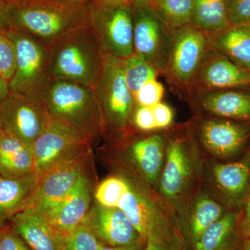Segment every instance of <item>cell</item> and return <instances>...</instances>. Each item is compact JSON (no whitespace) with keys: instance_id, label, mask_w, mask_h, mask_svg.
<instances>
[{"instance_id":"cell-1","label":"cell","mask_w":250,"mask_h":250,"mask_svg":"<svg viewBox=\"0 0 250 250\" xmlns=\"http://www.w3.org/2000/svg\"><path fill=\"white\" fill-rule=\"evenodd\" d=\"M166 131L134 129L112 141H103L98 155L113 174L134 179L157 190L166 152Z\"/></svg>"},{"instance_id":"cell-2","label":"cell","mask_w":250,"mask_h":250,"mask_svg":"<svg viewBox=\"0 0 250 250\" xmlns=\"http://www.w3.org/2000/svg\"><path fill=\"white\" fill-rule=\"evenodd\" d=\"M166 131V159L157 191L177 213L201 188L205 160L188 123Z\"/></svg>"},{"instance_id":"cell-3","label":"cell","mask_w":250,"mask_h":250,"mask_svg":"<svg viewBox=\"0 0 250 250\" xmlns=\"http://www.w3.org/2000/svg\"><path fill=\"white\" fill-rule=\"evenodd\" d=\"M8 9L14 27L49 47L90 24L88 0H24Z\"/></svg>"},{"instance_id":"cell-4","label":"cell","mask_w":250,"mask_h":250,"mask_svg":"<svg viewBox=\"0 0 250 250\" xmlns=\"http://www.w3.org/2000/svg\"><path fill=\"white\" fill-rule=\"evenodd\" d=\"M104 57L90 24L79 28L50 47L51 80L94 88L103 74Z\"/></svg>"},{"instance_id":"cell-5","label":"cell","mask_w":250,"mask_h":250,"mask_svg":"<svg viewBox=\"0 0 250 250\" xmlns=\"http://www.w3.org/2000/svg\"><path fill=\"white\" fill-rule=\"evenodd\" d=\"M123 177L127 182V190L117 208L129 218L141 239L146 242L184 241L175 212L157 190L134 179Z\"/></svg>"},{"instance_id":"cell-6","label":"cell","mask_w":250,"mask_h":250,"mask_svg":"<svg viewBox=\"0 0 250 250\" xmlns=\"http://www.w3.org/2000/svg\"><path fill=\"white\" fill-rule=\"evenodd\" d=\"M41 104L49 118L62 122L93 142L102 139L101 120L95 90L64 80H51Z\"/></svg>"},{"instance_id":"cell-7","label":"cell","mask_w":250,"mask_h":250,"mask_svg":"<svg viewBox=\"0 0 250 250\" xmlns=\"http://www.w3.org/2000/svg\"><path fill=\"white\" fill-rule=\"evenodd\" d=\"M93 88L103 141L118 139L135 129L132 119L136 104L125 81L123 59L105 54L103 74Z\"/></svg>"},{"instance_id":"cell-8","label":"cell","mask_w":250,"mask_h":250,"mask_svg":"<svg viewBox=\"0 0 250 250\" xmlns=\"http://www.w3.org/2000/svg\"><path fill=\"white\" fill-rule=\"evenodd\" d=\"M16 47V70L9 82L11 93L41 104L51 81L50 47L14 27L7 33Z\"/></svg>"},{"instance_id":"cell-9","label":"cell","mask_w":250,"mask_h":250,"mask_svg":"<svg viewBox=\"0 0 250 250\" xmlns=\"http://www.w3.org/2000/svg\"><path fill=\"white\" fill-rule=\"evenodd\" d=\"M90 24L104 54L125 59L135 54L133 6L129 0H88Z\"/></svg>"},{"instance_id":"cell-10","label":"cell","mask_w":250,"mask_h":250,"mask_svg":"<svg viewBox=\"0 0 250 250\" xmlns=\"http://www.w3.org/2000/svg\"><path fill=\"white\" fill-rule=\"evenodd\" d=\"M250 184V149L236 161L205 160L201 188L227 211L242 212Z\"/></svg>"},{"instance_id":"cell-11","label":"cell","mask_w":250,"mask_h":250,"mask_svg":"<svg viewBox=\"0 0 250 250\" xmlns=\"http://www.w3.org/2000/svg\"><path fill=\"white\" fill-rule=\"evenodd\" d=\"M188 124L204 160H228L241 153L250 140L248 122L194 116Z\"/></svg>"},{"instance_id":"cell-12","label":"cell","mask_w":250,"mask_h":250,"mask_svg":"<svg viewBox=\"0 0 250 250\" xmlns=\"http://www.w3.org/2000/svg\"><path fill=\"white\" fill-rule=\"evenodd\" d=\"M211 47L210 35L190 25L172 32V43L165 76L180 89L190 90L207 52Z\"/></svg>"},{"instance_id":"cell-13","label":"cell","mask_w":250,"mask_h":250,"mask_svg":"<svg viewBox=\"0 0 250 250\" xmlns=\"http://www.w3.org/2000/svg\"><path fill=\"white\" fill-rule=\"evenodd\" d=\"M93 143L76 130L49 118L45 129L32 146L34 172L42 177L54 166L93 149Z\"/></svg>"},{"instance_id":"cell-14","label":"cell","mask_w":250,"mask_h":250,"mask_svg":"<svg viewBox=\"0 0 250 250\" xmlns=\"http://www.w3.org/2000/svg\"><path fill=\"white\" fill-rule=\"evenodd\" d=\"M132 6L135 54L147 61L159 75H164L170 55L172 32L153 4Z\"/></svg>"},{"instance_id":"cell-15","label":"cell","mask_w":250,"mask_h":250,"mask_svg":"<svg viewBox=\"0 0 250 250\" xmlns=\"http://www.w3.org/2000/svg\"><path fill=\"white\" fill-rule=\"evenodd\" d=\"M94 170L93 151L63 161L42 174L33 206L42 212L66 196L85 174Z\"/></svg>"},{"instance_id":"cell-16","label":"cell","mask_w":250,"mask_h":250,"mask_svg":"<svg viewBox=\"0 0 250 250\" xmlns=\"http://www.w3.org/2000/svg\"><path fill=\"white\" fill-rule=\"evenodd\" d=\"M49 121L42 104L18 94L10 92L0 104V129L31 148Z\"/></svg>"},{"instance_id":"cell-17","label":"cell","mask_w":250,"mask_h":250,"mask_svg":"<svg viewBox=\"0 0 250 250\" xmlns=\"http://www.w3.org/2000/svg\"><path fill=\"white\" fill-rule=\"evenodd\" d=\"M95 180V170L90 171L66 196L42 212L61 236L70 234L83 223L93 204Z\"/></svg>"},{"instance_id":"cell-18","label":"cell","mask_w":250,"mask_h":250,"mask_svg":"<svg viewBox=\"0 0 250 250\" xmlns=\"http://www.w3.org/2000/svg\"><path fill=\"white\" fill-rule=\"evenodd\" d=\"M192 93L195 116L250 123V86Z\"/></svg>"},{"instance_id":"cell-19","label":"cell","mask_w":250,"mask_h":250,"mask_svg":"<svg viewBox=\"0 0 250 250\" xmlns=\"http://www.w3.org/2000/svg\"><path fill=\"white\" fill-rule=\"evenodd\" d=\"M83 223L104 246H126L144 241L129 218L117 207H103L94 202Z\"/></svg>"},{"instance_id":"cell-20","label":"cell","mask_w":250,"mask_h":250,"mask_svg":"<svg viewBox=\"0 0 250 250\" xmlns=\"http://www.w3.org/2000/svg\"><path fill=\"white\" fill-rule=\"evenodd\" d=\"M249 86L250 71L238 66L210 47L193 81L190 91Z\"/></svg>"},{"instance_id":"cell-21","label":"cell","mask_w":250,"mask_h":250,"mask_svg":"<svg viewBox=\"0 0 250 250\" xmlns=\"http://www.w3.org/2000/svg\"><path fill=\"white\" fill-rule=\"evenodd\" d=\"M227 212L200 188L176 213L187 250H192L202 233Z\"/></svg>"},{"instance_id":"cell-22","label":"cell","mask_w":250,"mask_h":250,"mask_svg":"<svg viewBox=\"0 0 250 250\" xmlns=\"http://www.w3.org/2000/svg\"><path fill=\"white\" fill-rule=\"evenodd\" d=\"M9 221L31 250H59L62 236L40 210L27 208L14 215Z\"/></svg>"},{"instance_id":"cell-23","label":"cell","mask_w":250,"mask_h":250,"mask_svg":"<svg viewBox=\"0 0 250 250\" xmlns=\"http://www.w3.org/2000/svg\"><path fill=\"white\" fill-rule=\"evenodd\" d=\"M41 179L34 172L17 179L0 175V217L9 220L19 212L31 208Z\"/></svg>"},{"instance_id":"cell-24","label":"cell","mask_w":250,"mask_h":250,"mask_svg":"<svg viewBox=\"0 0 250 250\" xmlns=\"http://www.w3.org/2000/svg\"><path fill=\"white\" fill-rule=\"evenodd\" d=\"M241 212L228 211L202 233L192 250H240L243 238L240 233Z\"/></svg>"},{"instance_id":"cell-25","label":"cell","mask_w":250,"mask_h":250,"mask_svg":"<svg viewBox=\"0 0 250 250\" xmlns=\"http://www.w3.org/2000/svg\"><path fill=\"white\" fill-rule=\"evenodd\" d=\"M32 148L0 129V175L17 179L34 172Z\"/></svg>"},{"instance_id":"cell-26","label":"cell","mask_w":250,"mask_h":250,"mask_svg":"<svg viewBox=\"0 0 250 250\" xmlns=\"http://www.w3.org/2000/svg\"><path fill=\"white\" fill-rule=\"evenodd\" d=\"M210 39L215 50L250 71V24H230Z\"/></svg>"},{"instance_id":"cell-27","label":"cell","mask_w":250,"mask_h":250,"mask_svg":"<svg viewBox=\"0 0 250 250\" xmlns=\"http://www.w3.org/2000/svg\"><path fill=\"white\" fill-rule=\"evenodd\" d=\"M192 25L213 35L230 25L228 0H195Z\"/></svg>"},{"instance_id":"cell-28","label":"cell","mask_w":250,"mask_h":250,"mask_svg":"<svg viewBox=\"0 0 250 250\" xmlns=\"http://www.w3.org/2000/svg\"><path fill=\"white\" fill-rule=\"evenodd\" d=\"M153 7L171 32L192 24L195 0H154Z\"/></svg>"},{"instance_id":"cell-29","label":"cell","mask_w":250,"mask_h":250,"mask_svg":"<svg viewBox=\"0 0 250 250\" xmlns=\"http://www.w3.org/2000/svg\"><path fill=\"white\" fill-rule=\"evenodd\" d=\"M123 64L125 81L134 97L146 82L157 79L159 75L147 61L136 54L123 59Z\"/></svg>"},{"instance_id":"cell-30","label":"cell","mask_w":250,"mask_h":250,"mask_svg":"<svg viewBox=\"0 0 250 250\" xmlns=\"http://www.w3.org/2000/svg\"><path fill=\"white\" fill-rule=\"evenodd\" d=\"M127 188V182L125 177L111 173L95 187L93 200L103 207H117Z\"/></svg>"},{"instance_id":"cell-31","label":"cell","mask_w":250,"mask_h":250,"mask_svg":"<svg viewBox=\"0 0 250 250\" xmlns=\"http://www.w3.org/2000/svg\"><path fill=\"white\" fill-rule=\"evenodd\" d=\"M102 243L85 224L67 236L61 238L59 250H99Z\"/></svg>"},{"instance_id":"cell-32","label":"cell","mask_w":250,"mask_h":250,"mask_svg":"<svg viewBox=\"0 0 250 250\" xmlns=\"http://www.w3.org/2000/svg\"><path fill=\"white\" fill-rule=\"evenodd\" d=\"M16 47L7 33H0V75L8 82L16 70Z\"/></svg>"},{"instance_id":"cell-33","label":"cell","mask_w":250,"mask_h":250,"mask_svg":"<svg viewBox=\"0 0 250 250\" xmlns=\"http://www.w3.org/2000/svg\"><path fill=\"white\" fill-rule=\"evenodd\" d=\"M165 93L164 85L157 79L149 81L140 88L135 95L134 100L136 106L153 107L162 102Z\"/></svg>"},{"instance_id":"cell-34","label":"cell","mask_w":250,"mask_h":250,"mask_svg":"<svg viewBox=\"0 0 250 250\" xmlns=\"http://www.w3.org/2000/svg\"><path fill=\"white\" fill-rule=\"evenodd\" d=\"M230 24H250V0H228Z\"/></svg>"},{"instance_id":"cell-35","label":"cell","mask_w":250,"mask_h":250,"mask_svg":"<svg viewBox=\"0 0 250 250\" xmlns=\"http://www.w3.org/2000/svg\"><path fill=\"white\" fill-rule=\"evenodd\" d=\"M135 129L143 132L159 131L156 128L152 107L136 106L132 119Z\"/></svg>"},{"instance_id":"cell-36","label":"cell","mask_w":250,"mask_h":250,"mask_svg":"<svg viewBox=\"0 0 250 250\" xmlns=\"http://www.w3.org/2000/svg\"><path fill=\"white\" fill-rule=\"evenodd\" d=\"M0 250H31L11 225L0 231Z\"/></svg>"},{"instance_id":"cell-37","label":"cell","mask_w":250,"mask_h":250,"mask_svg":"<svg viewBox=\"0 0 250 250\" xmlns=\"http://www.w3.org/2000/svg\"><path fill=\"white\" fill-rule=\"evenodd\" d=\"M152 110L157 130H166L174 125V111L168 104L161 102Z\"/></svg>"},{"instance_id":"cell-38","label":"cell","mask_w":250,"mask_h":250,"mask_svg":"<svg viewBox=\"0 0 250 250\" xmlns=\"http://www.w3.org/2000/svg\"><path fill=\"white\" fill-rule=\"evenodd\" d=\"M143 250H187V249L185 242L184 241L166 242L147 240Z\"/></svg>"},{"instance_id":"cell-39","label":"cell","mask_w":250,"mask_h":250,"mask_svg":"<svg viewBox=\"0 0 250 250\" xmlns=\"http://www.w3.org/2000/svg\"><path fill=\"white\" fill-rule=\"evenodd\" d=\"M238 226L240 233L243 239L250 238V184L249 192L247 197L246 204L241 212Z\"/></svg>"},{"instance_id":"cell-40","label":"cell","mask_w":250,"mask_h":250,"mask_svg":"<svg viewBox=\"0 0 250 250\" xmlns=\"http://www.w3.org/2000/svg\"><path fill=\"white\" fill-rule=\"evenodd\" d=\"M14 27L9 9L0 1V33L6 34Z\"/></svg>"},{"instance_id":"cell-41","label":"cell","mask_w":250,"mask_h":250,"mask_svg":"<svg viewBox=\"0 0 250 250\" xmlns=\"http://www.w3.org/2000/svg\"><path fill=\"white\" fill-rule=\"evenodd\" d=\"M146 242L140 241L132 244L121 246H107L102 244L99 250H143L146 247Z\"/></svg>"},{"instance_id":"cell-42","label":"cell","mask_w":250,"mask_h":250,"mask_svg":"<svg viewBox=\"0 0 250 250\" xmlns=\"http://www.w3.org/2000/svg\"><path fill=\"white\" fill-rule=\"evenodd\" d=\"M10 93L9 82L0 75V104Z\"/></svg>"},{"instance_id":"cell-43","label":"cell","mask_w":250,"mask_h":250,"mask_svg":"<svg viewBox=\"0 0 250 250\" xmlns=\"http://www.w3.org/2000/svg\"><path fill=\"white\" fill-rule=\"evenodd\" d=\"M24 0H0L1 3H3L5 6H7L8 8L14 6L15 5L19 4L22 2Z\"/></svg>"},{"instance_id":"cell-44","label":"cell","mask_w":250,"mask_h":250,"mask_svg":"<svg viewBox=\"0 0 250 250\" xmlns=\"http://www.w3.org/2000/svg\"><path fill=\"white\" fill-rule=\"evenodd\" d=\"M131 4H153L154 0H129Z\"/></svg>"},{"instance_id":"cell-45","label":"cell","mask_w":250,"mask_h":250,"mask_svg":"<svg viewBox=\"0 0 250 250\" xmlns=\"http://www.w3.org/2000/svg\"><path fill=\"white\" fill-rule=\"evenodd\" d=\"M240 250H250V238L243 240V244Z\"/></svg>"},{"instance_id":"cell-46","label":"cell","mask_w":250,"mask_h":250,"mask_svg":"<svg viewBox=\"0 0 250 250\" xmlns=\"http://www.w3.org/2000/svg\"><path fill=\"white\" fill-rule=\"evenodd\" d=\"M6 220H4V218H1V217H0V231H1L3 228H4L6 225H7V224H6Z\"/></svg>"},{"instance_id":"cell-47","label":"cell","mask_w":250,"mask_h":250,"mask_svg":"<svg viewBox=\"0 0 250 250\" xmlns=\"http://www.w3.org/2000/svg\"><path fill=\"white\" fill-rule=\"evenodd\" d=\"M78 1H88V0H78Z\"/></svg>"}]
</instances>
